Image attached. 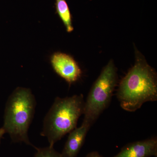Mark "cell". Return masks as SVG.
I'll list each match as a JSON object with an SVG mask.
<instances>
[{"mask_svg":"<svg viewBox=\"0 0 157 157\" xmlns=\"http://www.w3.org/2000/svg\"><path fill=\"white\" fill-rule=\"evenodd\" d=\"M117 96L122 109L135 112L144 103L157 100L155 71L141 59L121 80Z\"/></svg>","mask_w":157,"mask_h":157,"instance_id":"1","label":"cell"},{"mask_svg":"<svg viewBox=\"0 0 157 157\" xmlns=\"http://www.w3.org/2000/svg\"><path fill=\"white\" fill-rule=\"evenodd\" d=\"M36 107V99L29 89L17 87L9 96L5 107L2 128L14 143L23 142L36 148L28 136Z\"/></svg>","mask_w":157,"mask_h":157,"instance_id":"2","label":"cell"},{"mask_svg":"<svg viewBox=\"0 0 157 157\" xmlns=\"http://www.w3.org/2000/svg\"><path fill=\"white\" fill-rule=\"evenodd\" d=\"M82 94L65 98H56L43 121L41 135L46 137L49 146L56 143L76 128L79 117L84 112Z\"/></svg>","mask_w":157,"mask_h":157,"instance_id":"3","label":"cell"},{"mask_svg":"<svg viewBox=\"0 0 157 157\" xmlns=\"http://www.w3.org/2000/svg\"><path fill=\"white\" fill-rule=\"evenodd\" d=\"M117 70L110 61L102 70L85 101L82 123L90 128L109 105L117 84Z\"/></svg>","mask_w":157,"mask_h":157,"instance_id":"4","label":"cell"},{"mask_svg":"<svg viewBox=\"0 0 157 157\" xmlns=\"http://www.w3.org/2000/svg\"><path fill=\"white\" fill-rule=\"evenodd\" d=\"M50 61L56 73L69 84L76 82L81 77V69L76 61L69 55L55 52L51 57Z\"/></svg>","mask_w":157,"mask_h":157,"instance_id":"5","label":"cell"},{"mask_svg":"<svg viewBox=\"0 0 157 157\" xmlns=\"http://www.w3.org/2000/svg\"><path fill=\"white\" fill-rule=\"evenodd\" d=\"M157 139L151 137L128 144L113 157H157Z\"/></svg>","mask_w":157,"mask_h":157,"instance_id":"6","label":"cell"},{"mask_svg":"<svg viewBox=\"0 0 157 157\" xmlns=\"http://www.w3.org/2000/svg\"><path fill=\"white\" fill-rule=\"evenodd\" d=\"M90 127L82 124L70 132L63 149L61 153L63 157H77L84 144Z\"/></svg>","mask_w":157,"mask_h":157,"instance_id":"7","label":"cell"},{"mask_svg":"<svg viewBox=\"0 0 157 157\" xmlns=\"http://www.w3.org/2000/svg\"><path fill=\"white\" fill-rule=\"evenodd\" d=\"M57 12L64 25L67 32L71 33L73 30L72 16L70 9L65 0H56Z\"/></svg>","mask_w":157,"mask_h":157,"instance_id":"8","label":"cell"},{"mask_svg":"<svg viewBox=\"0 0 157 157\" xmlns=\"http://www.w3.org/2000/svg\"><path fill=\"white\" fill-rule=\"evenodd\" d=\"M36 152L34 157H63L61 153L56 151L53 147L48 146L42 148H36Z\"/></svg>","mask_w":157,"mask_h":157,"instance_id":"9","label":"cell"},{"mask_svg":"<svg viewBox=\"0 0 157 157\" xmlns=\"http://www.w3.org/2000/svg\"><path fill=\"white\" fill-rule=\"evenodd\" d=\"M86 157H104L101 155L98 152L92 151Z\"/></svg>","mask_w":157,"mask_h":157,"instance_id":"10","label":"cell"},{"mask_svg":"<svg viewBox=\"0 0 157 157\" xmlns=\"http://www.w3.org/2000/svg\"><path fill=\"white\" fill-rule=\"evenodd\" d=\"M6 134L5 130L2 128H0V144H1V140H2V138L3 135L4 134Z\"/></svg>","mask_w":157,"mask_h":157,"instance_id":"11","label":"cell"}]
</instances>
